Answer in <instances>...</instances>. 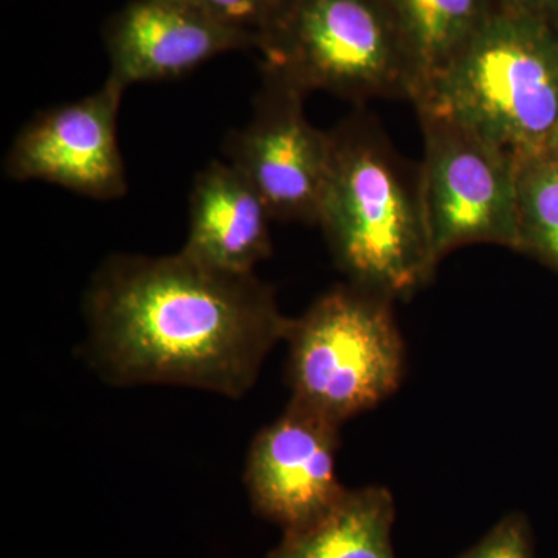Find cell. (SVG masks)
Masks as SVG:
<instances>
[{"label": "cell", "mask_w": 558, "mask_h": 558, "mask_svg": "<svg viewBox=\"0 0 558 558\" xmlns=\"http://www.w3.org/2000/svg\"><path fill=\"white\" fill-rule=\"evenodd\" d=\"M95 368L109 384L179 385L240 399L290 318L256 274L174 255H113L84 295Z\"/></svg>", "instance_id": "6da1fadb"}, {"label": "cell", "mask_w": 558, "mask_h": 558, "mask_svg": "<svg viewBox=\"0 0 558 558\" xmlns=\"http://www.w3.org/2000/svg\"><path fill=\"white\" fill-rule=\"evenodd\" d=\"M330 135L317 226L347 281L392 301L413 296L435 274L418 165L396 150L379 121L354 112Z\"/></svg>", "instance_id": "7a4b0ae2"}, {"label": "cell", "mask_w": 558, "mask_h": 558, "mask_svg": "<svg viewBox=\"0 0 558 558\" xmlns=\"http://www.w3.org/2000/svg\"><path fill=\"white\" fill-rule=\"evenodd\" d=\"M472 128L517 161L558 143V28L501 7L413 102Z\"/></svg>", "instance_id": "3957f363"}, {"label": "cell", "mask_w": 558, "mask_h": 558, "mask_svg": "<svg viewBox=\"0 0 558 558\" xmlns=\"http://www.w3.org/2000/svg\"><path fill=\"white\" fill-rule=\"evenodd\" d=\"M263 72L304 94L360 105L413 100V72L388 0H282L260 33Z\"/></svg>", "instance_id": "277c9868"}, {"label": "cell", "mask_w": 558, "mask_h": 558, "mask_svg": "<svg viewBox=\"0 0 558 558\" xmlns=\"http://www.w3.org/2000/svg\"><path fill=\"white\" fill-rule=\"evenodd\" d=\"M392 304L347 281L290 318V400L343 425L395 395L405 371V344Z\"/></svg>", "instance_id": "5b68a950"}, {"label": "cell", "mask_w": 558, "mask_h": 558, "mask_svg": "<svg viewBox=\"0 0 558 558\" xmlns=\"http://www.w3.org/2000/svg\"><path fill=\"white\" fill-rule=\"evenodd\" d=\"M416 110L422 204L438 264L464 245L519 248L517 160L461 121Z\"/></svg>", "instance_id": "8992f818"}, {"label": "cell", "mask_w": 558, "mask_h": 558, "mask_svg": "<svg viewBox=\"0 0 558 558\" xmlns=\"http://www.w3.org/2000/svg\"><path fill=\"white\" fill-rule=\"evenodd\" d=\"M306 97L289 81L263 72L252 117L245 126L230 132L223 153L259 194L271 219L317 226L330 135L307 119Z\"/></svg>", "instance_id": "52a82bcc"}, {"label": "cell", "mask_w": 558, "mask_h": 558, "mask_svg": "<svg viewBox=\"0 0 558 558\" xmlns=\"http://www.w3.org/2000/svg\"><path fill=\"white\" fill-rule=\"evenodd\" d=\"M124 92L106 80L90 95L38 113L11 143L7 178L39 180L95 201L123 197L128 178L119 116Z\"/></svg>", "instance_id": "ba28073f"}, {"label": "cell", "mask_w": 558, "mask_h": 558, "mask_svg": "<svg viewBox=\"0 0 558 558\" xmlns=\"http://www.w3.org/2000/svg\"><path fill=\"white\" fill-rule=\"evenodd\" d=\"M341 425L290 400L253 439L244 483L253 510L286 531L325 515L347 487L337 478Z\"/></svg>", "instance_id": "9c48e42d"}, {"label": "cell", "mask_w": 558, "mask_h": 558, "mask_svg": "<svg viewBox=\"0 0 558 558\" xmlns=\"http://www.w3.org/2000/svg\"><path fill=\"white\" fill-rule=\"evenodd\" d=\"M256 44L193 0H134L110 25L108 80L135 84L175 80L226 51Z\"/></svg>", "instance_id": "30bf717a"}, {"label": "cell", "mask_w": 558, "mask_h": 558, "mask_svg": "<svg viewBox=\"0 0 558 558\" xmlns=\"http://www.w3.org/2000/svg\"><path fill=\"white\" fill-rule=\"evenodd\" d=\"M271 216L229 161H209L194 178L182 252L230 274H255L271 255Z\"/></svg>", "instance_id": "8fae6325"}, {"label": "cell", "mask_w": 558, "mask_h": 558, "mask_svg": "<svg viewBox=\"0 0 558 558\" xmlns=\"http://www.w3.org/2000/svg\"><path fill=\"white\" fill-rule=\"evenodd\" d=\"M395 497L388 488H347L319 519L286 531L266 558H396Z\"/></svg>", "instance_id": "7c38bea8"}, {"label": "cell", "mask_w": 558, "mask_h": 558, "mask_svg": "<svg viewBox=\"0 0 558 558\" xmlns=\"http://www.w3.org/2000/svg\"><path fill=\"white\" fill-rule=\"evenodd\" d=\"M413 72L414 102L501 3L490 0H388Z\"/></svg>", "instance_id": "4fadbf2b"}, {"label": "cell", "mask_w": 558, "mask_h": 558, "mask_svg": "<svg viewBox=\"0 0 558 558\" xmlns=\"http://www.w3.org/2000/svg\"><path fill=\"white\" fill-rule=\"evenodd\" d=\"M519 248L558 270V150L517 161Z\"/></svg>", "instance_id": "5bb4252c"}, {"label": "cell", "mask_w": 558, "mask_h": 558, "mask_svg": "<svg viewBox=\"0 0 558 558\" xmlns=\"http://www.w3.org/2000/svg\"><path fill=\"white\" fill-rule=\"evenodd\" d=\"M458 558H535L527 520L521 513H509Z\"/></svg>", "instance_id": "9a60e30c"}, {"label": "cell", "mask_w": 558, "mask_h": 558, "mask_svg": "<svg viewBox=\"0 0 558 558\" xmlns=\"http://www.w3.org/2000/svg\"><path fill=\"white\" fill-rule=\"evenodd\" d=\"M201 9L238 31L248 33L258 43L260 33L274 20L282 0H193Z\"/></svg>", "instance_id": "2e32d148"}, {"label": "cell", "mask_w": 558, "mask_h": 558, "mask_svg": "<svg viewBox=\"0 0 558 558\" xmlns=\"http://www.w3.org/2000/svg\"><path fill=\"white\" fill-rule=\"evenodd\" d=\"M502 7L534 14L558 28V0H499Z\"/></svg>", "instance_id": "e0dca14e"}, {"label": "cell", "mask_w": 558, "mask_h": 558, "mask_svg": "<svg viewBox=\"0 0 558 558\" xmlns=\"http://www.w3.org/2000/svg\"><path fill=\"white\" fill-rule=\"evenodd\" d=\"M556 149L558 150V143H557Z\"/></svg>", "instance_id": "ac0fdd59"}]
</instances>
